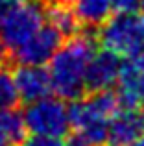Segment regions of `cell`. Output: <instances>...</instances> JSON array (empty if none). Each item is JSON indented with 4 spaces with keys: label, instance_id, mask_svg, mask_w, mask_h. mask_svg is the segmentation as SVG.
<instances>
[{
    "label": "cell",
    "instance_id": "obj_19",
    "mask_svg": "<svg viewBox=\"0 0 144 146\" xmlns=\"http://www.w3.org/2000/svg\"><path fill=\"white\" fill-rule=\"evenodd\" d=\"M127 146H144V135H141V137H137L135 141H131Z\"/></svg>",
    "mask_w": 144,
    "mask_h": 146
},
{
    "label": "cell",
    "instance_id": "obj_8",
    "mask_svg": "<svg viewBox=\"0 0 144 146\" xmlns=\"http://www.w3.org/2000/svg\"><path fill=\"white\" fill-rule=\"evenodd\" d=\"M18 96L22 102H35L52 93V82L43 65H17L13 72Z\"/></svg>",
    "mask_w": 144,
    "mask_h": 146
},
{
    "label": "cell",
    "instance_id": "obj_15",
    "mask_svg": "<svg viewBox=\"0 0 144 146\" xmlns=\"http://www.w3.org/2000/svg\"><path fill=\"white\" fill-rule=\"evenodd\" d=\"M20 146H67L61 137H48V135H30L24 137Z\"/></svg>",
    "mask_w": 144,
    "mask_h": 146
},
{
    "label": "cell",
    "instance_id": "obj_23",
    "mask_svg": "<svg viewBox=\"0 0 144 146\" xmlns=\"http://www.w3.org/2000/svg\"><path fill=\"white\" fill-rule=\"evenodd\" d=\"M0 146H11V144H0Z\"/></svg>",
    "mask_w": 144,
    "mask_h": 146
},
{
    "label": "cell",
    "instance_id": "obj_20",
    "mask_svg": "<svg viewBox=\"0 0 144 146\" xmlns=\"http://www.w3.org/2000/svg\"><path fill=\"white\" fill-rule=\"evenodd\" d=\"M44 4H61V2H69V0H43Z\"/></svg>",
    "mask_w": 144,
    "mask_h": 146
},
{
    "label": "cell",
    "instance_id": "obj_22",
    "mask_svg": "<svg viewBox=\"0 0 144 146\" xmlns=\"http://www.w3.org/2000/svg\"><path fill=\"white\" fill-rule=\"evenodd\" d=\"M4 52H6V48H4V44H2V41H0V59H2V56H4Z\"/></svg>",
    "mask_w": 144,
    "mask_h": 146
},
{
    "label": "cell",
    "instance_id": "obj_17",
    "mask_svg": "<svg viewBox=\"0 0 144 146\" xmlns=\"http://www.w3.org/2000/svg\"><path fill=\"white\" fill-rule=\"evenodd\" d=\"M22 2H26V0H0V19L9 9H13L15 6H18V4H22Z\"/></svg>",
    "mask_w": 144,
    "mask_h": 146
},
{
    "label": "cell",
    "instance_id": "obj_16",
    "mask_svg": "<svg viewBox=\"0 0 144 146\" xmlns=\"http://www.w3.org/2000/svg\"><path fill=\"white\" fill-rule=\"evenodd\" d=\"M142 0H113L115 11H135L139 9Z\"/></svg>",
    "mask_w": 144,
    "mask_h": 146
},
{
    "label": "cell",
    "instance_id": "obj_25",
    "mask_svg": "<svg viewBox=\"0 0 144 146\" xmlns=\"http://www.w3.org/2000/svg\"><path fill=\"white\" fill-rule=\"evenodd\" d=\"M141 57H142V59H144V52H142V56H141Z\"/></svg>",
    "mask_w": 144,
    "mask_h": 146
},
{
    "label": "cell",
    "instance_id": "obj_4",
    "mask_svg": "<svg viewBox=\"0 0 144 146\" xmlns=\"http://www.w3.org/2000/svg\"><path fill=\"white\" fill-rule=\"evenodd\" d=\"M22 115L26 131L32 135L65 137L70 129V107L59 96H44L28 102Z\"/></svg>",
    "mask_w": 144,
    "mask_h": 146
},
{
    "label": "cell",
    "instance_id": "obj_13",
    "mask_svg": "<svg viewBox=\"0 0 144 146\" xmlns=\"http://www.w3.org/2000/svg\"><path fill=\"white\" fill-rule=\"evenodd\" d=\"M26 137V126L17 109L0 111V144H20Z\"/></svg>",
    "mask_w": 144,
    "mask_h": 146
},
{
    "label": "cell",
    "instance_id": "obj_10",
    "mask_svg": "<svg viewBox=\"0 0 144 146\" xmlns=\"http://www.w3.org/2000/svg\"><path fill=\"white\" fill-rule=\"evenodd\" d=\"M142 131H144L142 115H139L137 109L120 107L107 126L105 146H127L131 141L141 137Z\"/></svg>",
    "mask_w": 144,
    "mask_h": 146
},
{
    "label": "cell",
    "instance_id": "obj_9",
    "mask_svg": "<svg viewBox=\"0 0 144 146\" xmlns=\"http://www.w3.org/2000/svg\"><path fill=\"white\" fill-rule=\"evenodd\" d=\"M120 56H116L111 50H102V52H94L92 59L87 68L85 76V87L87 93L92 91H105L111 89L116 83L120 70Z\"/></svg>",
    "mask_w": 144,
    "mask_h": 146
},
{
    "label": "cell",
    "instance_id": "obj_5",
    "mask_svg": "<svg viewBox=\"0 0 144 146\" xmlns=\"http://www.w3.org/2000/svg\"><path fill=\"white\" fill-rule=\"evenodd\" d=\"M46 21V4L43 0H26L0 19V41L13 52L24 44Z\"/></svg>",
    "mask_w": 144,
    "mask_h": 146
},
{
    "label": "cell",
    "instance_id": "obj_11",
    "mask_svg": "<svg viewBox=\"0 0 144 146\" xmlns=\"http://www.w3.org/2000/svg\"><path fill=\"white\" fill-rule=\"evenodd\" d=\"M72 9L79 24L87 28H98L111 17L115 7H113V0H74Z\"/></svg>",
    "mask_w": 144,
    "mask_h": 146
},
{
    "label": "cell",
    "instance_id": "obj_6",
    "mask_svg": "<svg viewBox=\"0 0 144 146\" xmlns=\"http://www.w3.org/2000/svg\"><path fill=\"white\" fill-rule=\"evenodd\" d=\"M63 39L65 37L50 22H46L24 44L11 52L13 61L17 65H44L63 44Z\"/></svg>",
    "mask_w": 144,
    "mask_h": 146
},
{
    "label": "cell",
    "instance_id": "obj_21",
    "mask_svg": "<svg viewBox=\"0 0 144 146\" xmlns=\"http://www.w3.org/2000/svg\"><path fill=\"white\" fill-rule=\"evenodd\" d=\"M139 11H141V19L144 21V0L141 2V6H139Z\"/></svg>",
    "mask_w": 144,
    "mask_h": 146
},
{
    "label": "cell",
    "instance_id": "obj_7",
    "mask_svg": "<svg viewBox=\"0 0 144 146\" xmlns=\"http://www.w3.org/2000/svg\"><path fill=\"white\" fill-rule=\"evenodd\" d=\"M118 100L122 107L139 109L144 106V59L142 57H126L118 70Z\"/></svg>",
    "mask_w": 144,
    "mask_h": 146
},
{
    "label": "cell",
    "instance_id": "obj_24",
    "mask_svg": "<svg viewBox=\"0 0 144 146\" xmlns=\"http://www.w3.org/2000/svg\"><path fill=\"white\" fill-rule=\"evenodd\" d=\"M142 122H144V111H142Z\"/></svg>",
    "mask_w": 144,
    "mask_h": 146
},
{
    "label": "cell",
    "instance_id": "obj_1",
    "mask_svg": "<svg viewBox=\"0 0 144 146\" xmlns=\"http://www.w3.org/2000/svg\"><path fill=\"white\" fill-rule=\"evenodd\" d=\"M98 41L90 33H76L48 61V76L52 91L63 100H76L87 93L85 76L89 63L96 52Z\"/></svg>",
    "mask_w": 144,
    "mask_h": 146
},
{
    "label": "cell",
    "instance_id": "obj_14",
    "mask_svg": "<svg viewBox=\"0 0 144 146\" xmlns=\"http://www.w3.org/2000/svg\"><path fill=\"white\" fill-rule=\"evenodd\" d=\"M20 96L15 85L13 74L7 70H0V111L17 109Z\"/></svg>",
    "mask_w": 144,
    "mask_h": 146
},
{
    "label": "cell",
    "instance_id": "obj_12",
    "mask_svg": "<svg viewBox=\"0 0 144 146\" xmlns=\"http://www.w3.org/2000/svg\"><path fill=\"white\" fill-rule=\"evenodd\" d=\"M46 21L50 22L63 37H67V39L81 32V30H79L81 24H79L74 9H72L70 6H67V2L46 4Z\"/></svg>",
    "mask_w": 144,
    "mask_h": 146
},
{
    "label": "cell",
    "instance_id": "obj_18",
    "mask_svg": "<svg viewBox=\"0 0 144 146\" xmlns=\"http://www.w3.org/2000/svg\"><path fill=\"white\" fill-rule=\"evenodd\" d=\"M67 146H104V144H94V143H89V141H85V139H81V137L74 135L69 143H67Z\"/></svg>",
    "mask_w": 144,
    "mask_h": 146
},
{
    "label": "cell",
    "instance_id": "obj_2",
    "mask_svg": "<svg viewBox=\"0 0 144 146\" xmlns=\"http://www.w3.org/2000/svg\"><path fill=\"white\" fill-rule=\"evenodd\" d=\"M120 107L118 94L111 89L87 93L70 106V128L81 139L105 146L107 126Z\"/></svg>",
    "mask_w": 144,
    "mask_h": 146
},
{
    "label": "cell",
    "instance_id": "obj_3",
    "mask_svg": "<svg viewBox=\"0 0 144 146\" xmlns=\"http://www.w3.org/2000/svg\"><path fill=\"white\" fill-rule=\"evenodd\" d=\"M96 41L120 57H141L144 52V21L133 11H118L98 26Z\"/></svg>",
    "mask_w": 144,
    "mask_h": 146
}]
</instances>
